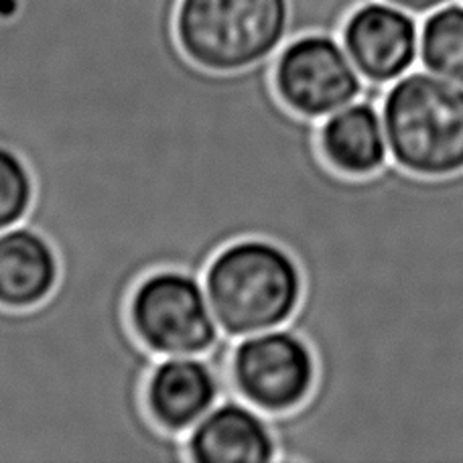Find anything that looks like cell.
I'll return each mask as SVG.
<instances>
[{
  "mask_svg": "<svg viewBox=\"0 0 463 463\" xmlns=\"http://www.w3.org/2000/svg\"><path fill=\"white\" fill-rule=\"evenodd\" d=\"M202 280L222 334L230 340L285 327L303 297V275L293 254L262 238L226 246Z\"/></svg>",
  "mask_w": 463,
  "mask_h": 463,
  "instance_id": "6da1fadb",
  "label": "cell"
},
{
  "mask_svg": "<svg viewBox=\"0 0 463 463\" xmlns=\"http://www.w3.org/2000/svg\"><path fill=\"white\" fill-rule=\"evenodd\" d=\"M384 132L391 159L423 177L463 169V86L431 71H409L386 88Z\"/></svg>",
  "mask_w": 463,
  "mask_h": 463,
  "instance_id": "7a4b0ae2",
  "label": "cell"
},
{
  "mask_svg": "<svg viewBox=\"0 0 463 463\" xmlns=\"http://www.w3.org/2000/svg\"><path fill=\"white\" fill-rule=\"evenodd\" d=\"M291 0H179L175 33L194 63L242 71L277 57L288 41Z\"/></svg>",
  "mask_w": 463,
  "mask_h": 463,
  "instance_id": "3957f363",
  "label": "cell"
},
{
  "mask_svg": "<svg viewBox=\"0 0 463 463\" xmlns=\"http://www.w3.org/2000/svg\"><path fill=\"white\" fill-rule=\"evenodd\" d=\"M128 319L140 344L156 358L208 355L224 337L203 280L177 269L140 280L130 297Z\"/></svg>",
  "mask_w": 463,
  "mask_h": 463,
  "instance_id": "277c9868",
  "label": "cell"
},
{
  "mask_svg": "<svg viewBox=\"0 0 463 463\" xmlns=\"http://www.w3.org/2000/svg\"><path fill=\"white\" fill-rule=\"evenodd\" d=\"M316 378V354L287 326L240 337L232 347V394L264 415L299 409L309 399Z\"/></svg>",
  "mask_w": 463,
  "mask_h": 463,
  "instance_id": "5b68a950",
  "label": "cell"
},
{
  "mask_svg": "<svg viewBox=\"0 0 463 463\" xmlns=\"http://www.w3.org/2000/svg\"><path fill=\"white\" fill-rule=\"evenodd\" d=\"M275 88L293 112L324 120L360 100L366 80L347 55L342 39L307 33L280 47L275 57Z\"/></svg>",
  "mask_w": 463,
  "mask_h": 463,
  "instance_id": "8992f818",
  "label": "cell"
},
{
  "mask_svg": "<svg viewBox=\"0 0 463 463\" xmlns=\"http://www.w3.org/2000/svg\"><path fill=\"white\" fill-rule=\"evenodd\" d=\"M234 342L224 335L208 355L159 358L145 386L146 411L156 425L173 435H187L232 394L230 355Z\"/></svg>",
  "mask_w": 463,
  "mask_h": 463,
  "instance_id": "52a82bcc",
  "label": "cell"
},
{
  "mask_svg": "<svg viewBox=\"0 0 463 463\" xmlns=\"http://www.w3.org/2000/svg\"><path fill=\"white\" fill-rule=\"evenodd\" d=\"M340 39L366 84L391 86L419 61L420 23L404 8L368 0L347 16Z\"/></svg>",
  "mask_w": 463,
  "mask_h": 463,
  "instance_id": "ba28073f",
  "label": "cell"
},
{
  "mask_svg": "<svg viewBox=\"0 0 463 463\" xmlns=\"http://www.w3.org/2000/svg\"><path fill=\"white\" fill-rule=\"evenodd\" d=\"M189 463H277V437L252 404L228 394L185 435Z\"/></svg>",
  "mask_w": 463,
  "mask_h": 463,
  "instance_id": "9c48e42d",
  "label": "cell"
},
{
  "mask_svg": "<svg viewBox=\"0 0 463 463\" xmlns=\"http://www.w3.org/2000/svg\"><path fill=\"white\" fill-rule=\"evenodd\" d=\"M60 280L53 244L27 224L0 232V305L31 309L43 303Z\"/></svg>",
  "mask_w": 463,
  "mask_h": 463,
  "instance_id": "30bf717a",
  "label": "cell"
},
{
  "mask_svg": "<svg viewBox=\"0 0 463 463\" xmlns=\"http://www.w3.org/2000/svg\"><path fill=\"white\" fill-rule=\"evenodd\" d=\"M319 146L326 161L345 175L362 177L391 161L380 104L360 98L319 122Z\"/></svg>",
  "mask_w": 463,
  "mask_h": 463,
  "instance_id": "8fae6325",
  "label": "cell"
},
{
  "mask_svg": "<svg viewBox=\"0 0 463 463\" xmlns=\"http://www.w3.org/2000/svg\"><path fill=\"white\" fill-rule=\"evenodd\" d=\"M419 61L423 70L463 86V5L449 3L420 23Z\"/></svg>",
  "mask_w": 463,
  "mask_h": 463,
  "instance_id": "7c38bea8",
  "label": "cell"
},
{
  "mask_svg": "<svg viewBox=\"0 0 463 463\" xmlns=\"http://www.w3.org/2000/svg\"><path fill=\"white\" fill-rule=\"evenodd\" d=\"M35 200V181L19 155L0 145V232L23 224Z\"/></svg>",
  "mask_w": 463,
  "mask_h": 463,
  "instance_id": "4fadbf2b",
  "label": "cell"
},
{
  "mask_svg": "<svg viewBox=\"0 0 463 463\" xmlns=\"http://www.w3.org/2000/svg\"><path fill=\"white\" fill-rule=\"evenodd\" d=\"M384 3L404 8V11H409L415 16H425L429 13L437 11V8L453 3V0H384Z\"/></svg>",
  "mask_w": 463,
  "mask_h": 463,
  "instance_id": "5bb4252c",
  "label": "cell"
}]
</instances>
